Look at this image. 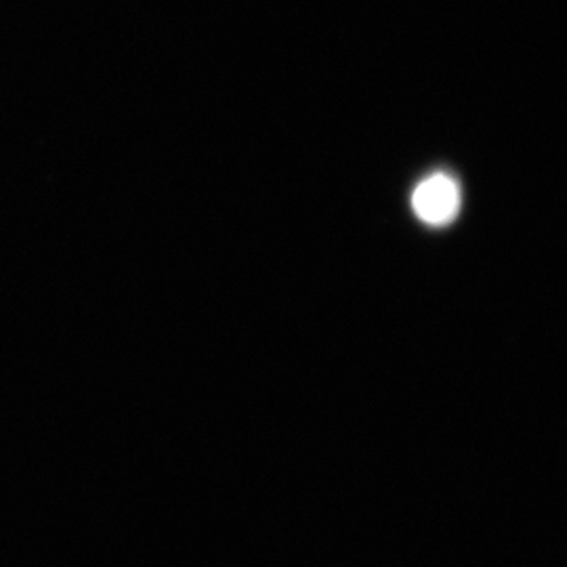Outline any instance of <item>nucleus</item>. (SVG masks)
<instances>
[{"instance_id": "obj_1", "label": "nucleus", "mask_w": 567, "mask_h": 567, "mask_svg": "<svg viewBox=\"0 0 567 567\" xmlns=\"http://www.w3.org/2000/svg\"><path fill=\"white\" fill-rule=\"evenodd\" d=\"M412 208L425 224H450L461 208V189L447 175H431L414 189Z\"/></svg>"}]
</instances>
